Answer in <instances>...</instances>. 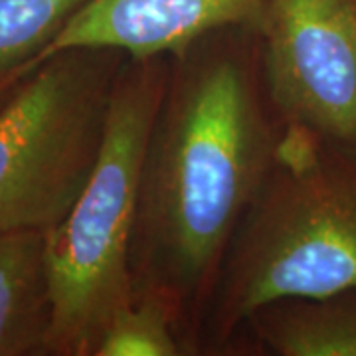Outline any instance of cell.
<instances>
[{
  "label": "cell",
  "mask_w": 356,
  "mask_h": 356,
  "mask_svg": "<svg viewBox=\"0 0 356 356\" xmlns=\"http://www.w3.org/2000/svg\"><path fill=\"white\" fill-rule=\"evenodd\" d=\"M20 81V79H18ZM16 81V83H18ZM16 83H6V86H0V109L6 105V102L10 99V95H13L14 88H16Z\"/></svg>",
  "instance_id": "8fae6325"
},
{
  "label": "cell",
  "mask_w": 356,
  "mask_h": 356,
  "mask_svg": "<svg viewBox=\"0 0 356 356\" xmlns=\"http://www.w3.org/2000/svg\"><path fill=\"white\" fill-rule=\"evenodd\" d=\"M127 54L56 51L0 109V234L56 228L102 151L115 79Z\"/></svg>",
  "instance_id": "277c9868"
},
{
  "label": "cell",
  "mask_w": 356,
  "mask_h": 356,
  "mask_svg": "<svg viewBox=\"0 0 356 356\" xmlns=\"http://www.w3.org/2000/svg\"><path fill=\"white\" fill-rule=\"evenodd\" d=\"M44 232L0 234V356H50Z\"/></svg>",
  "instance_id": "ba28073f"
},
{
  "label": "cell",
  "mask_w": 356,
  "mask_h": 356,
  "mask_svg": "<svg viewBox=\"0 0 356 356\" xmlns=\"http://www.w3.org/2000/svg\"><path fill=\"white\" fill-rule=\"evenodd\" d=\"M356 356V287L257 307L229 355Z\"/></svg>",
  "instance_id": "52a82bcc"
},
{
  "label": "cell",
  "mask_w": 356,
  "mask_h": 356,
  "mask_svg": "<svg viewBox=\"0 0 356 356\" xmlns=\"http://www.w3.org/2000/svg\"><path fill=\"white\" fill-rule=\"evenodd\" d=\"M255 28H222L168 56L140 170L131 243L135 299L170 315L202 355L218 281L285 135Z\"/></svg>",
  "instance_id": "6da1fadb"
},
{
  "label": "cell",
  "mask_w": 356,
  "mask_h": 356,
  "mask_svg": "<svg viewBox=\"0 0 356 356\" xmlns=\"http://www.w3.org/2000/svg\"><path fill=\"white\" fill-rule=\"evenodd\" d=\"M166 74L168 56L123 62L97 163L67 216L46 234L50 356H95L111 318L135 301L131 243L140 170Z\"/></svg>",
  "instance_id": "3957f363"
},
{
  "label": "cell",
  "mask_w": 356,
  "mask_h": 356,
  "mask_svg": "<svg viewBox=\"0 0 356 356\" xmlns=\"http://www.w3.org/2000/svg\"><path fill=\"white\" fill-rule=\"evenodd\" d=\"M259 36L285 127L356 154V0H267Z\"/></svg>",
  "instance_id": "5b68a950"
},
{
  "label": "cell",
  "mask_w": 356,
  "mask_h": 356,
  "mask_svg": "<svg viewBox=\"0 0 356 356\" xmlns=\"http://www.w3.org/2000/svg\"><path fill=\"white\" fill-rule=\"evenodd\" d=\"M89 0H0V86L34 67Z\"/></svg>",
  "instance_id": "9c48e42d"
},
{
  "label": "cell",
  "mask_w": 356,
  "mask_h": 356,
  "mask_svg": "<svg viewBox=\"0 0 356 356\" xmlns=\"http://www.w3.org/2000/svg\"><path fill=\"white\" fill-rule=\"evenodd\" d=\"M356 287V154L287 127L229 248L202 355H229L245 318L285 297Z\"/></svg>",
  "instance_id": "7a4b0ae2"
},
{
  "label": "cell",
  "mask_w": 356,
  "mask_h": 356,
  "mask_svg": "<svg viewBox=\"0 0 356 356\" xmlns=\"http://www.w3.org/2000/svg\"><path fill=\"white\" fill-rule=\"evenodd\" d=\"M266 6L267 0H89L34 67L70 48H107L129 58L170 56L222 28L259 30Z\"/></svg>",
  "instance_id": "8992f818"
},
{
  "label": "cell",
  "mask_w": 356,
  "mask_h": 356,
  "mask_svg": "<svg viewBox=\"0 0 356 356\" xmlns=\"http://www.w3.org/2000/svg\"><path fill=\"white\" fill-rule=\"evenodd\" d=\"M95 356H184V348L165 307L135 299L111 318Z\"/></svg>",
  "instance_id": "30bf717a"
}]
</instances>
